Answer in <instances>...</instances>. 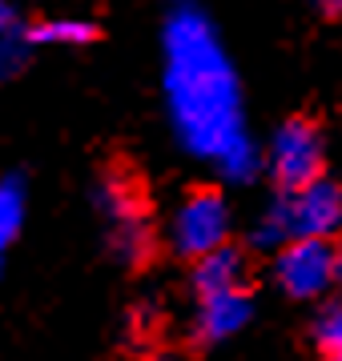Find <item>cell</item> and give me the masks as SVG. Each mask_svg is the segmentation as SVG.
<instances>
[{"instance_id":"1","label":"cell","mask_w":342,"mask_h":361,"mask_svg":"<svg viewBox=\"0 0 342 361\" xmlns=\"http://www.w3.org/2000/svg\"><path fill=\"white\" fill-rule=\"evenodd\" d=\"M97 213L105 225V241L113 257L125 265H145L153 253V217H149V197L133 165H113L97 180Z\"/></svg>"},{"instance_id":"2","label":"cell","mask_w":342,"mask_h":361,"mask_svg":"<svg viewBox=\"0 0 342 361\" xmlns=\"http://www.w3.org/2000/svg\"><path fill=\"white\" fill-rule=\"evenodd\" d=\"M270 165H274V180L286 193L306 189L310 180L322 177V169H326V137H322V125L314 116H290L286 125L274 133Z\"/></svg>"},{"instance_id":"3","label":"cell","mask_w":342,"mask_h":361,"mask_svg":"<svg viewBox=\"0 0 342 361\" xmlns=\"http://www.w3.org/2000/svg\"><path fill=\"white\" fill-rule=\"evenodd\" d=\"M225 237H230V209H225L222 193L218 189H194L173 213V229H170L173 249L182 257L198 261L201 253L225 245Z\"/></svg>"},{"instance_id":"4","label":"cell","mask_w":342,"mask_h":361,"mask_svg":"<svg viewBox=\"0 0 342 361\" xmlns=\"http://www.w3.org/2000/svg\"><path fill=\"white\" fill-rule=\"evenodd\" d=\"M278 285L290 297H322L338 281V249L326 237H298L278 249Z\"/></svg>"},{"instance_id":"5","label":"cell","mask_w":342,"mask_h":361,"mask_svg":"<svg viewBox=\"0 0 342 361\" xmlns=\"http://www.w3.org/2000/svg\"><path fill=\"white\" fill-rule=\"evenodd\" d=\"M282 213H286L290 241H298V237H330L342 217L338 185H330L326 177L310 180L306 189H294V193L282 197Z\"/></svg>"},{"instance_id":"6","label":"cell","mask_w":342,"mask_h":361,"mask_svg":"<svg viewBox=\"0 0 342 361\" xmlns=\"http://www.w3.org/2000/svg\"><path fill=\"white\" fill-rule=\"evenodd\" d=\"M250 313H254V301H250V293H246V289H230V293L201 297L198 317H194L198 341L213 345V341H222V337L237 334L242 325L250 322Z\"/></svg>"},{"instance_id":"7","label":"cell","mask_w":342,"mask_h":361,"mask_svg":"<svg viewBox=\"0 0 342 361\" xmlns=\"http://www.w3.org/2000/svg\"><path fill=\"white\" fill-rule=\"evenodd\" d=\"M189 281H194V293H198V297L242 289V281H246V253L225 241V245L210 249V253H201Z\"/></svg>"},{"instance_id":"8","label":"cell","mask_w":342,"mask_h":361,"mask_svg":"<svg viewBox=\"0 0 342 361\" xmlns=\"http://www.w3.org/2000/svg\"><path fill=\"white\" fill-rule=\"evenodd\" d=\"M20 221H25V185L20 180H4L0 185V257L13 245Z\"/></svg>"},{"instance_id":"9","label":"cell","mask_w":342,"mask_h":361,"mask_svg":"<svg viewBox=\"0 0 342 361\" xmlns=\"http://www.w3.org/2000/svg\"><path fill=\"white\" fill-rule=\"evenodd\" d=\"M314 345L322 353V361H338L342 353V310L338 301L322 305V313L314 317Z\"/></svg>"},{"instance_id":"10","label":"cell","mask_w":342,"mask_h":361,"mask_svg":"<svg viewBox=\"0 0 342 361\" xmlns=\"http://www.w3.org/2000/svg\"><path fill=\"white\" fill-rule=\"evenodd\" d=\"M290 241V229H286V213H282V201H274V209L258 221V229H254V245H286Z\"/></svg>"},{"instance_id":"11","label":"cell","mask_w":342,"mask_h":361,"mask_svg":"<svg viewBox=\"0 0 342 361\" xmlns=\"http://www.w3.org/2000/svg\"><path fill=\"white\" fill-rule=\"evenodd\" d=\"M37 37L40 40H89L93 28L89 25H49V28H40Z\"/></svg>"},{"instance_id":"12","label":"cell","mask_w":342,"mask_h":361,"mask_svg":"<svg viewBox=\"0 0 342 361\" xmlns=\"http://www.w3.org/2000/svg\"><path fill=\"white\" fill-rule=\"evenodd\" d=\"M322 4V13H330V16H338V0H318Z\"/></svg>"},{"instance_id":"13","label":"cell","mask_w":342,"mask_h":361,"mask_svg":"<svg viewBox=\"0 0 342 361\" xmlns=\"http://www.w3.org/2000/svg\"><path fill=\"white\" fill-rule=\"evenodd\" d=\"M145 361H170V357H145Z\"/></svg>"}]
</instances>
